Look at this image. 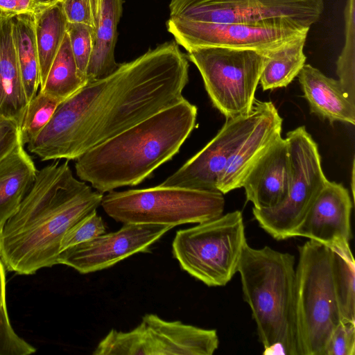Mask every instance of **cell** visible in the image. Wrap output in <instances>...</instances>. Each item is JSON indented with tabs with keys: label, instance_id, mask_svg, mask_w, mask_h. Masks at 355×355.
<instances>
[{
	"label": "cell",
	"instance_id": "6da1fadb",
	"mask_svg": "<svg viewBox=\"0 0 355 355\" xmlns=\"http://www.w3.org/2000/svg\"><path fill=\"white\" fill-rule=\"evenodd\" d=\"M187 55L175 40L150 49L61 102L27 145L42 161L76 160L94 147L183 100Z\"/></svg>",
	"mask_w": 355,
	"mask_h": 355
},
{
	"label": "cell",
	"instance_id": "7a4b0ae2",
	"mask_svg": "<svg viewBox=\"0 0 355 355\" xmlns=\"http://www.w3.org/2000/svg\"><path fill=\"white\" fill-rule=\"evenodd\" d=\"M103 196L76 179L67 162L37 171L18 209L0 227V256L6 270L29 275L57 265L63 237L97 211Z\"/></svg>",
	"mask_w": 355,
	"mask_h": 355
},
{
	"label": "cell",
	"instance_id": "3957f363",
	"mask_svg": "<svg viewBox=\"0 0 355 355\" xmlns=\"http://www.w3.org/2000/svg\"><path fill=\"white\" fill-rule=\"evenodd\" d=\"M197 112L184 98L154 114L78 157L77 176L101 193L139 184L179 152Z\"/></svg>",
	"mask_w": 355,
	"mask_h": 355
},
{
	"label": "cell",
	"instance_id": "277c9868",
	"mask_svg": "<svg viewBox=\"0 0 355 355\" xmlns=\"http://www.w3.org/2000/svg\"><path fill=\"white\" fill-rule=\"evenodd\" d=\"M295 257L268 246L245 245L237 272L265 353L279 347L298 355L294 320Z\"/></svg>",
	"mask_w": 355,
	"mask_h": 355
},
{
	"label": "cell",
	"instance_id": "5b68a950",
	"mask_svg": "<svg viewBox=\"0 0 355 355\" xmlns=\"http://www.w3.org/2000/svg\"><path fill=\"white\" fill-rule=\"evenodd\" d=\"M298 250L294 296L298 355H324L329 337L341 322L331 249L309 239Z\"/></svg>",
	"mask_w": 355,
	"mask_h": 355
},
{
	"label": "cell",
	"instance_id": "8992f818",
	"mask_svg": "<svg viewBox=\"0 0 355 355\" xmlns=\"http://www.w3.org/2000/svg\"><path fill=\"white\" fill-rule=\"evenodd\" d=\"M223 195L218 190L159 184L143 189L111 191L103 196L101 205L117 222L175 227L220 216L225 207Z\"/></svg>",
	"mask_w": 355,
	"mask_h": 355
},
{
	"label": "cell",
	"instance_id": "52a82bcc",
	"mask_svg": "<svg viewBox=\"0 0 355 355\" xmlns=\"http://www.w3.org/2000/svg\"><path fill=\"white\" fill-rule=\"evenodd\" d=\"M240 211L177 231L173 257L182 270L208 286L226 285L237 272L247 244Z\"/></svg>",
	"mask_w": 355,
	"mask_h": 355
},
{
	"label": "cell",
	"instance_id": "ba28073f",
	"mask_svg": "<svg viewBox=\"0 0 355 355\" xmlns=\"http://www.w3.org/2000/svg\"><path fill=\"white\" fill-rule=\"evenodd\" d=\"M187 57L199 70L213 105L226 119L249 114L267 53L202 47L187 51Z\"/></svg>",
	"mask_w": 355,
	"mask_h": 355
},
{
	"label": "cell",
	"instance_id": "9c48e42d",
	"mask_svg": "<svg viewBox=\"0 0 355 355\" xmlns=\"http://www.w3.org/2000/svg\"><path fill=\"white\" fill-rule=\"evenodd\" d=\"M323 10L324 0H171L169 18L310 29Z\"/></svg>",
	"mask_w": 355,
	"mask_h": 355
},
{
	"label": "cell",
	"instance_id": "30bf717a",
	"mask_svg": "<svg viewBox=\"0 0 355 355\" xmlns=\"http://www.w3.org/2000/svg\"><path fill=\"white\" fill-rule=\"evenodd\" d=\"M292 176L288 195L278 206L268 209L252 208L259 226L276 240L291 237L328 180L321 166L318 145L305 127L286 134Z\"/></svg>",
	"mask_w": 355,
	"mask_h": 355
},
{
	"label": "cell",
	"instance_id": "8fae6325",
	"mask_svg": "<svg viewBox=\"0 0 355 355\" xmlns=\"http://www.w3.org/2000/svg\"><path fill=\"white\" fill-rule=\"evenodd\" d=\"M219 340L215 329L167 321L148 313L133 329H112L99 342L94 355H211Z\"/></svg>",
	"mask_w": 355,
	"mask_h": 355
},
{
	"label": "cell",
	"instance_id": "7c38bea8",
	"mask_svg": "<svg viewBox=\"0 0 355 355\" xmlns=\"http://www.w3.org/2000/svg\"><path fill=\"white\" fill-rule=\"evenodd\" d=\"M270 101H254L249 114L226 119L217 135L160 184L217 190L218 181L234 153L266 112Z\"/></svg>",
	"mask_w": 355,
	"mask_h": 355
},
{
	"label": "cell",
	"instance_id": "4fadbf2b",
	"mask_svg": "<svg viewBox=\"0 0 355 355\" xmlns=\"http://www.w3.org/2000/svg\"><path fill=\"white\" fill-rule=\"evenodd\" d=\"M166 25L176 43L187 51L202 47H227L268 53L309 31L172 18L167 20Z\"/></svg>",
	"mask_w": 355,
	"mask_h": 355
},
{
	"label": "cell",
	"instance_id": "5bb4252c",
	"mask_svg": "<svg viewBox=\"0 0 355 355\" xmlns=\"http://www.w3.org/2000/svg\"><path fill=\"white\" fill-rule=\"evenodd\" d=\"M168 225L123 223L116 232L101 234L92 240L62 250L58 264L71 267L81 274L110 268L150 247L168 230Z\"/></svg>",
	"mask_w": 355,
	"mask_h": 355
},
{
	"label": "cell",
	"instance_id": "9a60e30c",
	"mask_svg": "<svg viewBox=\"0 0 355 355\" xmlns=\"http://www.w3.org/2000/svg\"><path fill=\"white\" fill-rule=\"evenodd\" d=\"M352 208L348 190L341 184L328 180L291 237L302 236L327 246L337 240L349 241Z\"/></svg>",
	"mask_w": 355,
	"mask_h": 355
},
{
	"label": "cell",
	"instance_id": "2e32d148",
	"mask_svg": "<svg viewBox=\"0 0 355 355\" xmlns=\"http://www.w3.org/2000/svg\"><path fill=\"white\" fill-rule=\"evenodd\" d=\"M292 176L291 159L286 139L279 137L253 166L243 187L246 199L256 209H268L286 198Z\"/></svg>",
	"mask_w": 355,
	"mask_h": 355
},
{
	"label": "cell",
	"instance_id": "e0dca14e",
	"mask_svg": "<svg viewBox=\"0 0 355 355\" xmlns=\"http://www.w3.org/2000/svg\"><path fill=\"white\" fill-rule=\"evenodd\" d=\"M282 125V119L270 101L263 116L240 144L220 175L218 191L225 194L243 187L253 166L281 136Z\"/></svg>",
	"mask_w": 355,
	"mask_h": 355
},
{
	"label": "cell",
	"instance_id": "ac0fdd59",
	"mask_svg": "<svg viewBox=\"0 0 355 355\" xmlns=\"http://www.w3.org/2000/svg\"><path fill=\"white\" fill-rule=\"evenodd\" d=\"M297 76L312 114L330 123L355 124V103L351 101L338 80L329 78L319 69L306 64Z\"/></svg>",
	"mask_w": 355,
	"mask_h": 355
},
{
	"label": "cell",
	"instance_id": "d6986e66",
	"mask_svg": "<svg viewBox=\"0 0 355 355\" xmlns=\"http://www.w3.org/2000/svg\"><path fill=\"white\" fill-rule=\"evenodd\" d=\"M123 3V0H92L93 49L87 83L110 75L119 65L115 60L114 49Z\"/></svg>",
	"mask_w": 355,
	"mask_h": 355
},
{
	"label": "cell",
	"instance_id": "ffe728a7",
	"mask_svg": "<svg viewBox=\"0 0 355 355\" xmlns=\"http://www.w3.org/2000/svg\"><path fill=\"white\" fill-rule=\"evenodd\" d=\"M28 103L14 45L12 18H0V115L20 125Z\"/></svg>",
	"mask_w": 355,
	"mask_h": 355
},
{
	"label": "cell",
	"instance_id": "44dd1931",
	"mask_svg": "<svg viewBox=\"0 0 355 355\" xmlns=\"http://www.w3.org/2000/svg\"><path fill=\"white\" fill-rule=\"evenodd\" d=\"M37 171L22 144L0 162V227L18 209Z\"/></svg>",
	"mask_w": 355,
	"mask_h": 355
},
{
	"label": "cell",
	"instance_id": "7402d4cb",
	"mask_svg": "<svg viewBox=\"0 0 355 355\" xmlns=\"http://www.w3.org/2000/svg\"><path fill=\"white\" fill-rule=\"evenodd\" d=\"M307 34H302L267 53L259 80L263 90L285 87L297 76L306 60L304 46Z\"/></svg>",
	"mask_w": 355,
	"mask_h": 355
},
{
	"label": "cell",
	"instance_id": "603a6c76",
	"mask_svg": "<svg viewBox=\"0 0 355 355\" xmlns=\"http://www.w3.org/2000/svg\"><path fill=\"white\" fill-rule=\"evenodd\" d=\"M12 36L17 59L28 102L36 95L40 85L38 53L33 15L12 18Z\"/></svg>",
	"mask_w": 355,
	"mask_h": 355
},
{
	"label": "cell",
	"instance_id": "cb8c5ba5",
	"mask_svg": "<svg viewBox=\"0 0 355 355\" xmlns=\"http://www.w3.org/2000/svg\"><path fill=\"white\" fill-rule=\"evenodd\" d=\"M40 85L44 84L67 33V21L59 2L33 16Z\"/></svg>",
	"mask_w": 355,
	"mask_h": 355
},
{
	"label": "cell",
	"instance_id": "d4e9b609",
	"mask_svg": "<svg viewBox=\"0 0 355 355\" xmlns=\"http://www.w3.org/2000/svg\"><path fill=\"white\" fill-rule=\"evenodd\" d=\"M329 247L341 321L355 322V263L349 241L337 240Z\"/></svg>",
	"mask_w": 355,
	"mask_h": 355
},
{
	"label": "cell",
	"instance_id": "484cf974",
	"mask_svg": "<svg viewBox=\"0 0 355 355\" xmlns=\"http://www.w3.org/2000/svg\"><path fill=\"white\" fill-rule=\"evenodd\" d=\"M86 83L79 73L66 33L40 91L61 103Z\"/></svg>",
	"mask_w": 355,
	"mask_h": 355
},
{
	"label": "cell",
	"instance_id": "4316f807",
	"mask_svg": "<svg viewBox=\"0 0 355 355\" xmlns=\"http://www.w3.org/2000/svg\"><path fill=\"white\" fill-rule=\"evenodd\" d=\"M355 0H347L345 10V41L336 62L338 81L351 101L355 103Z\"/></svg>",
	"mask_w": 355,
	"mask_h": 355
},
{
	"label": "cell",
	"instance_id": "83f0119b",
	"mask_svg": "<svg viewBox=\"0 0 355 355\" xmlns=\"http://www.w3.org/2000/svg\"><path fill=\"white\" fill-rule=\"evenodd\" d=\"M60 101L37 92L28 102L19 125L22 145H28L43 130L52 117Z\"/></svg>",
	"mask_w": 355,
	"mask_h": 355
},
{
	"label": "cell",
	"instance_id": "f1b7e54d",
	"mask_svg": "<svg viewBox=\"0 0 355 355\" xmlns=\"http://www.w3.org/2000/svg\"><path fill=\"white\" fill-rule=\"evenodd\" d=\"M6 269L0 256V355H29L36 348L14 330L6 303Z\"/></svg>",
	"mask_w": 355,
	"mask_h": 355
},
{
	"label": "cell",
	"instance_id": "f546056e",
	"mask_svg": "<svg viewBox=\"0 0 355 355\" xmlns=\"http://www.w3.org/2000/svg\"><path fill=\"white\" fill-rule=\"evenodd\" d=\"M67 33L78 71L87 82V69L93 49L92 27L80 23H67Z\"/></svg>",
	"mask_w": 355,
	"mask_h": 355
},
{
	"label": "cell",
	"instance_id": "4dcf8cb0",
	"mask_svg": "<svg viewBox=\"0 0 355 355\" xmlns=\"http://www.w3.org/2000/svg\"><path fill=\"white\" fill-rule=\"evenodd\" d=\"M105 233L103 218L94 211L73 226L61 241V251Z\"/></svg>",
	"mask_w": 355,
	"mask_h": 355
},
{
	"label": "cell",
	"instance_id": "1f68e13d",
	"mask_svg": "<svg viewBox=\"0 0 355 355\" xmlns=\"http://www.w3.org/2000/svg\"><path fill=\"white\" fill-rule=\"evenodd\" d=\"M355 354V322H340L327 342L324 355Z\"/></svg>",
	"mask_w": 355,
	"mask_h": 355
},
{
	"label": "cell",
	"instance_id": "d6a6232c",
	"mask_svg": "<svg viewBox=\"0 0 355 355\" xmlns=\"http://www.w3.org/2000/svg\"><path fill=\"white\" fill-rule=\"evenodd\" d=\"M60 0H0V18L35 15Z\"/></svg>",
	"mask_w": 355,
	"mask_h": 355
},
{
	"label": "cell",
	"instance_id": "836d02e7",
	"mask_svg": "<svg viewBox=\"0 0 355 355\" xmlns=\"http://www.w3.org/2000/svg\"><path fill=\"white\" fill-rule=\"evenodd\" d=\"M59 3L68 23L93 26L92 0H60Z\"/></svg>",
	"mask_w": 355,
	"mask_h": 355
},
{
	"label": "cell",
	"instance_id": "e575fe53",
	"mask_svg": "<svg viewBox=\"0 0 355 355\" xmlns=\"http://www.w3.org/2000/svg\"><path fill=\"white\" fill-rule=\"evenodd\" d=\"M22 144L19 125L14 121L0 115V162Z\"/></svg>",
	"mask_w": 355,
	"mask_h": 355
},
{
	"label": "cell",
	"instance_id": "d590c367",
	"mask_svg": "<svg viewBox=\"0 0 355 355\" xmlns=\"http://www.w3.org/2000/svg\"><path fill=\"white\" fill-rule=\"evenodd\" d=\"M354 164L353 163V166H352V195L353 196H354Z\"/></svg>",
	"mask_w": 355,
	"mask_h": 355
}]
</instances>
